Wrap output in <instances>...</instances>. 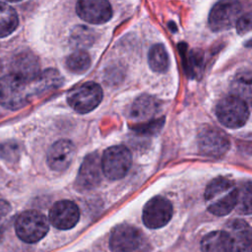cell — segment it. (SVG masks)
<instances>
[{
	"label": "cell",
	"instance_id": "obj_1",
	"mask_svg": "<svg viewBox=\"0 0 252 252\" xmlns=\"http://www.w3.org/2000/svg\"><path fill=\"white\" fill-rule=\"evenodd\" d=\"M33 80L9 74L0 78V104L8 109L17 110L36 97Z\"/></svg>",
	"mask_w": 252,
	"mask_h": 252
},
{
	"label": "cell",
	"instance_id": "obj_2",
	"mask_svg": "<svg viewBox=\"0 0 252 252\" xmlns=\"http://www.w3.org/2000/svg\"><path fill=\"white\" fill-rule=\"evenodd\" d=\"M204 196L208 210L213 215L221 217L229 214L235 208L237 188L231 180L218 177L208 184Z\"/></svg>",
	"mask_w": 252,
	"mask_h": 252
},
{
	"label": "cell",
	"instance_id": "obj_3",
	"mask_svg": "<svg viewBox=\"0 0 252 252\" xmlns=\"http://www.w3.org/2000/svg\"><path fill=\"white\" fill-rule=\"evenodd\" d=\"M49 229L47 218L34 210L21 213L15 221V230L19 238L27 243L42 239Z\"/></svg>",
	"mask_w": 252,
	"mask_h": 252
},
{
	"label": "cell",
	"instance_id": "obj_4",
	"mask_svg": "<svg viewBox=\"0 0 252 252\" xmlns=\"http://www.w3.org/2000/svg\"><path fill=\"white\" fill-rule=\"evenodd\" d=\"M219 121L225 127L237 129L242 127L248 120L249 108L246 100L231 94L221 98L216 108Z\"/></svg>",
	"mask_w": 252,
	"mask_h": 252
},
{
	"label": "cell",
	"instance_id": "obj_5",
	"mask_svg": "<svg viewBox=\"0 0 252 252\" xmlns=\"http://www.w3.org/2000/svg\"><path fill=\"white\" fill-rule=\"evenodd\" d=\"M102 90L94 82H86L71 89L67 94L68 104L78 113L94 110L102 100Z\"/></svg>",
	"mask_w": 252,
	"mask_h": 252
},
{
	"label": "cell",
	"instance_id": "obj_6",
	"mask_svg": "<svg viewBox=\"0 0 252 252\" xmlns=\"http://www.w3.org/2000/svg\"><path fill=\"white\" fill-rule=\"evenodd\" d=\"M101 169L104 175L112 180L126 175L132 163V155L124 146H112L106 149L101 158Z\"/></svg>",
	"mask_w": 252,
	"mask_h": 252
},
{
	"label": "cell",
	"instance_id": "obj_7",
	"mask_svg": "<svg viewBox=\"0 0 252 252\" xmlns=\"http://www.w3.org/2000/svg\"><path fill=\"white\" fill-rule=\"evenodd\" d=\"M241 4L237 0H220L212 8L209 15V26L214 32H222L236 25Z\"/></svg>",
	"mask_w": 252,
	"mask_h": 252
},
{
	"label": "cell",
	"instance_id": "obj_8",
	"mask_svg": "<svg viewBox=\"0 0 252 252\" xmlns=\"http://www.w3.org/2000/svg\"><path fill=\"white\" fill-rule=\"evenodd\" d=\"M229 146L228 137L220 129L209 126L202 129L199 133L198 147L204 156L221 157L228 151Z\"/></svg>",
	"mask_w": 252,
	"mask_h": 252
},
{
	"label": "cell",
	"instance_id": "obj_9",
	"mask_svg": "<svg viewBox=\"0 0 252 252\" xmlns=\"http://www.w3.org/2000/svg\"><path fill=\"white\" fill-rule=\"evenodd\" d=\"M172 217V205L160 196L152 198L144 207L143 221L149 228H159L168 223Z\"/></svg>",
	"mask_w": 252,
	"mask_h": 252
},
{
	"label": "cell",
	"instance_id": "obj_10",
	"mask_svg": "<svg viewBox=\"0 0 252 252\" xmlns=\"http://www.w3.org/2000/svg\"><path fill=\"white\" fill-rule=\"evenodd\" d=\"M101 160L97 153L88 155L81 164L75 181L78 191H88L95 188L101 179Z\"/></svg>",
	"mask_w": 252,
	"mask_h": 252
},
{
	"label": "cell",
	"instance_id": "obj_11",
	"mask_svg": "<svg viewBox=\"0 0 252 252\" xmlns=\"http://www.w3.org/2000/svg\"><path fill=\"white\" fill-rule=\"evenodd\" d=\"M76 12L82 20L94 25L104 24L112 17V8L107 0H79Z\"/></svg>",
	"mask_w": 252,
	"mask_h": 252
},
{
	"label": "cell",
	"instance_id": "obj_12",
	"mask_svg": "<svg viewBox=\"0 0 252 252\" xmlns=\"http://www.w3.org/2000/svg\"><path fill=\"white\" fill-rule=\"evenodd\" d=\"M80 219L78 206L69 200H61L53 204L49 211V221L58 229L74 227Z\"/></svg>",
	"mask_w": 252,
	"mask_h": 252
},
{
	"label": "cell",
	"instance_id": "obj_13",
	"mask_svg": "<svg viewBox=\"0 0 252 252\" xmlns=\"http://www.w3.org/2000/svg\"><path fill=\"white\" fill-rule=\"evenodd\" d=\"M141 243V232L130 224H119L111 232L109 246L112 252H132Z\"/></svg>",
	"mask_w": 252,
	"mask_h": 252
},
{
	"label": "cell",
	"instance_id": "obj_14",
	"mask_svg": "<svg viewBox=\"0 0 252 252\" xmlns=\"http://www.w3.org/2000/svg\"><path fill=\"white\" fill-rule=\"evenodd\" d=\"M230 241L231 252H252V230L242 220H232L223 229Z\"/></svg>",
	"mask_w": 252,
	"mask_h": 252
},
{
	"label": "cell",
	"instance_id": "obj_15",
	"mask_svg": "<svg viewBox=\"0 0 252 252\" xmlns=\"http://www.w3.org/2000/svg\"><path fill=\"white\" fill-rule=\"evenodd\" d=\"M75 156V147L69 140L55 142L47 153V164L54 171H64L69 167Z\"/></svg>",
	"mask_w": 252,
	"mask_h": 252
},
{
	"label": "cell",
	"instance_id": "obj_16",
	"mask_svg": "<svg viewBox=\"0 0 252 252\" xmlns=\"http://www.w3.org/2000/svg\"><path fill=\"white\" fill-rule=\"evenodd\" d=\"M39 62L37 57L30 51L18 53L12 60L11 73L26 80H33L39 74Z\"/></svg>",
	"mask_w": 252,
	"mask_h": 252
},
{
	"label": "cell",
	"instance_id": "obj_17",
	"mask_svg": "<svg viewBox=\"0 0 252 252\" xmlns=\"http://www.w3.org/2000/svg\"><path fill=\"white\" fill-rule=\"evenodd\" d=\"M158 111V103L155 97L143 94L139 96L131 107V117L139 122L149 121Z\"/></svg>",
	"mask_w": 252,
	"mask_h": 252
},
{
	"label": "cell",
	"instance_id": "obj_18",
	"mask_svg": "<svg viewBox=\"0 0 252 252\" xmlns=\"http://www.w3.org/2000/svg\"><path fill=\"white\" fill-rule=\"evenodd\" d=\"M62 82L63 79L60 73L52 68L39 72V74L33 79L37 96H41L51 91L58 89L61 87Z\"/></svg>",
	"mask_w": 252,
	"mask_h": 252
},
{
	"label": "cell",
	"instance_id": "obj_19",
	"mask_svg": "<svg viewBox=\"0 0 252 252\" xmlns=\"http://www.w3.org/2000/svg\"><path fill=\"white\" fill-rule=\"evenodd\" d=\"M202 252H231L229 238L224 230L208 233L201 242Z\"/></svg>",
	"mask_w": 252,
	"mask_h": 252
},
{
	"label": "cell",
	"instance_id": "obj_20",
	"mask_svg": "<svg viewBox=\"0 0 252 252\" xmlns=\"http://www.w3.org/2000/svg\"><path fill=\"white\" fill-rule=\"evenodd\" d=\"M17 12L10 5L0 2V37L10 35L18 27Z\"/></svg>",
	"mask_w": 252,
	"mask_h": 252
},
{
	"label": "cell",
	"instance_id": "obj_21",
	"mask_svg": "<svg viewBox=\"0 0 252 252\" xmlns=\"http://www.w3.org/2000/svg\"><path fill=\"white\" fill-rule=\"evenodd\" d=\"M148 61L151 69L158 73H163L168 68V54L164 46L160 43L151 47L148 54Z\"/></svg>",
	"mask_w": 252,
	"mask_h": 252
},
{
	"label": "cell",
	"instance_id": "obj_22",
	"mask_svg": "<svg viewBox=\"0 0 252 252\" xmlns=\"http://www.w3.org/2000/svg\"><path fill=\"white\" fill-rule=\"evenodd\" d=\"M232 91L234 95L242 99H252V72L244 71L238 73L232 81Z\"/></svg>",
	"mask_w": 252,
	"mask_h": 252
},
{
	"label": "cell",
	"instance_id": "obj_23",
	"mask_svg": "<svg viewBox=\"0 0 252 252\" xmlns=\"http://www.w3.org/2000/svg\"><path fill=\"white\" fill-rule=\"evenodd\" d=\"M94 32L85 26L75 27L70 34V41L72 45L79 48V50H83V48L91 46L94 42Z\"/></svg>",
	"mask_w": 252,
	"mask_h": 252
},
{
	"label": "cell",
	"instance_id": "obj_24",
	"mask_svg": "<svg viewBox=\"0 0 252 252\" xmlns=\"http://www.w3.org/2000/svg\"><path fill=\"white\" fill-rule=\"evenodd\" d=\"M239 214H252V181L244 182L237 189V200L234 208Z\"/></svg>",
	"mask_w": 252,
	"mask_h": 252
},
{
	"label": "cell",
	"instance_id": "obj_25",
	"mask_svg": "<svg viewBox=\"0 0 252 252\" xmlns=\"http://www.w3.org/2000/svg\"><path fill=\"white\" fill-rule=\"evenodd\" d=\"M65 63L69 71L81 74L86 72L91 66V57L88 52L84 50H77L67 57Z\"/></svg>",
	"mask_w": 252,
	"mask_h": 252
},
{
	"label": "cell",
	"instance_id": "obj_26",
	"mask_svg": "<svg viewBox=\"0 0 252 252\" xmlns=\"http://www.w3.org/2000/svg\"><path fill=\"white\" fill-rule=\"evenodd\" d=\"M20 147L14 141H7L0 145V157L7 162H15L20 158Z\"/></svg>",
	"mask_w": 252,
	"mask_h": 252
},
{
	"label": "cell",
	"instance_id": "obj_27",
	"mask_svg": "<svg viewBox=\"0 0 252 252\" xmlns=\"http://www.w3.org/2000/svg\"><path fill=\"white\" fill-rule=\"evenodd\" d=\"M203 54L201 51H191L187 56L186 69L189 74H196V71L202 66Z\"/></svg>",
	"mask_w": 252,
	"mask_h": 252
},
{
	"label": "cell",
	"instance_id": "obj_28",
	"mask_svg": "<svg viewBox=\"0 0 252 252\" xmlns=\"http://www.w3.org/2000/svg\"><path fill=\"white\" fill-rule=\"evenodd\" d=\"M235 27L237 32L241 35L252 32V12L240 16Z\"/></svg>",
	"mask_w": 252,
	"mask_h": 252
},
{
	"label": "cell",
	"instance_id": "obj_29",
	"mask_svg": "<svg viewBox=\"0 0 252 252\" xmlns=\"http://www.w3.org/2000/svg\"><path fill=\"white\" fill-rule=\"evenodd\" d=\"M11 212L12 208L10 204L5 200L0 199V232L6 227L10 219Z\"/></svg>",
	"mask_w": 252,
	"mask_h": 252
},
{
	"label": "cell",
	"instance_id": "obj_30",
	"mask_svg": "<svg viewBox=\"0 0 252 252\" xmlns=\"http://www.w3.org/2000/svg\"><path fill=\"white\" fill-rule=\"evenodd\" d=\"M7 1H10V2H17V1H21V0H7Z\"/></svg>",
	"mask_w": 252,
	"mask_h": 252
},
{
	"label": "cell",
	"instance_id": "obj_31",
	"mask_svg": "<svg viewBox=\"0 0 252 252\" xmlns=\"http://www.w3.org/2000/svg\"><path fill=\"white\" fill-rule=\"evenodd\" d=\"M1 69H2V65H1V63H0V71H1Z\"/></svg>",
	"mask_w": 252,
	"mask_h": 252
}]
</instances>
